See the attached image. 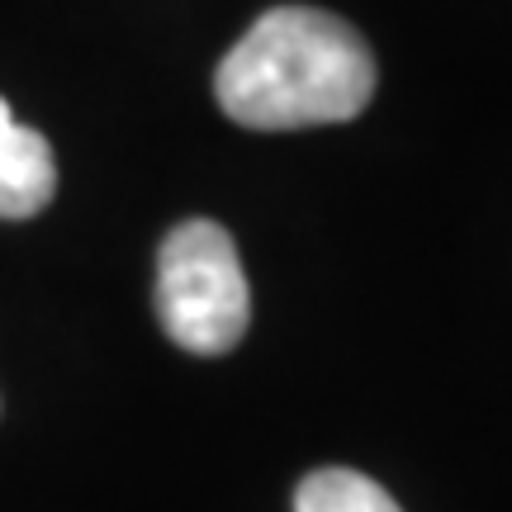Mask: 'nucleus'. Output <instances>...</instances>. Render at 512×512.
Here are the masks:
<instances>
[{
  "instance_id": "nucleus-3",
  "label": "nucleus",
  "mask_w": 512,
  "mask_h": 512,
  "mask_svg": "<svg viewBox=\"0 0 512 512\" xmlns=\"http://www.w3.org/2000/svg\"><path fill=\"white\" fill-rule=\"evenodd\" d=\"M57 195V157L38 128L0 100V219H34Z\"/></svg>"
},
{
  "instance_id": "nucleus-4",
  "label": "nucleus",
  "mask_w": 512,
  "mask_h": 512,
  "mask_svg": "<svg viewBox=\"0 0 512 512\" xmlns=\"http://www.w3.org/2000/svg\"><path fill=\"white\" fill-rule=\"evenodd\" d=\"M294 512H399L384 484L356 470H313L294 489Z\"/></svg>"
},
{
  "instance_id": "nucleus-2",
  "label": "nucleus",
  "mask_w": 512,
  "mask_h": 512,
  "mask_svg": "<svg viewBox=\"0 0 512 512\" xmlns=\"http://www.w3.org/2000/svg\"><path fill=\"white\" fill-rule=\"evenodd\" d=\"M157 318L190 356H223L247 337L252 290L233 233L214 219H185L157 252Z\"/></svg>"
},
{
  "instance_id": "nucleus-1",
  "label": "nucleus",
  "mask_w": 512,
  "mask_h": 512,
  "mask_svg": "<svg viewBox=\"0 0 512 512\" xmlns=\"http://www.w3.org/2000/svg\"><path fill=\"white\" fill-rule=\"evenodd\" d=\"M214 95L233 124L256 133L347 124L375 95V57L342 15L275 5L228 48Z\"/></svg>"
}]
</instances>
